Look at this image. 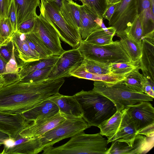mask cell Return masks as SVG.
<instances>
[{"mask_svg": "<svg viewBox=\"0 0 154 154\" xmlns=\"http://www.w3.org/2000/svg\"><path fill=\"white\" fill-rule=\"evenodd\" d=\"M63 78L47 79L35 82L20 80L0 89V112L23 114L59 93Z\"/></svg>", "mask_w": 154, "mask_h": 154, "instance_id": "cell-1", "label": "cell"}, {"mask_svg": "<svg viewBox=\"0 0 154 154\" xmlns=\"http://www.w3.org/2000/svg\"><path fill=\"white\" fill-rule=\"evenodd\" d=\"M83 112L82 118L90 126L98 127L116 112L113 103L93 90H82L74 95Z\"/></svg>", "mask_w": 154, "mask_h": 154, "instance_id": "cell-2", "label": "cell"}, {"mask_svg": "<svg viewBox=\"0 0 154 154\" xmlns=\"http://www.w3.org/2000/svg\"><path fill=\"white\" fill-rule=\"evenodd\" d=\"M107 140L100 133L87 134L79 133L66 143L58 146L46 147L43 154H107Z\"/></svg>", "mask_w": 154, "mask_h": 154, "instance_id": "cell-3", "label": "cell"}, {"mask_svg": "<svg viewBox=\"0 0 154 154\" xmlns=\"http://www.w3.org/2000/svg\"><path fill=\"white\" fill-rule=\"evenodd\" d=\"M92 90L109 99L115 105L117 111L121 112L128 106L143 101H152L153 99L145 93L132 91L121 81L115 82L95 81Z\"/></svg>", "mask_w": 154, "mask_h": 154, "instance_id": "cell-4", "label": "cell"}, {"mask_svg": "<svg viewBox=\"0 0 154 154\" xmlns=\"http://www.w3.org/2000/svg\"><path fill=\"white\" fill-rule=\"evenodd\" d=\"M78 48L84 59L108 65L115 63L132 62L119 40L113 41L108 45H98L82 40Z\"/></svg>", "mask_w": 154, "mask_h": 154, "instance_id": "cell-5", "label": "cell"}, {"mask_svg": "<svg viewBox=\"0 0 154 154\" xmlns=\"http://www.w3.org/2000/svg\"><path fill=\"white\" fill-rule=\"evenodd\" d=\"M40 1V14L53 26L63 41L73 48H78L82 40L79 30L71 26L65 20L55 2Z\"/></svg>", "mask_w": 154, "mask_h": 154, "instance_id": "cell-6", "label": "cell"}, {"mask_svg": "<svg viewBox=\"0 0 154 154\" xmlns=\"http://www.w3.org/2000/svg\"><path fill=\"white\" fill-rule=\"evenodd\" d=\"M90 127L82 118H67L40 136V140L44 148L53 146L60 141L72 137Z\"/></svg>", "mask_w": 154, "mask_h": 154, "instance_id": "cell-7", "label": "cell"}, {"mask_svg": "<svg viewBox=\"0 0 154 154\" xmlns=\"http://www.w3.org/2000/svg\"><path fill=\"white\" fill-rule=\"evenodd\" d=\"M125 111L137 134L154 129V108L148 101H143L127 106Z\"/></svg>", "mask_w": 154, "mask_h": 154, "instance_id": "cell-8", "label": "cell"}, {"mask_svg": "<svg viewBox=\"0 0 154 154\" xmlns=\"http://www.w3.org/2000/svg\"><path fill=\"white\" fill-rule=\"evenodd\" d=\"M138 16L137 0H121L117 3L109 24L116 34L127 31Z\"/></svg>", "mask_w": 154, "mask_h": 154, "instance_id": "cell-9", "label": "cell"}, {"mask_svg": "<svg viewBox=\"0 0 154 154\" xmlns=\"http://www.w3.org/2000/svg\"><path fill=\"white\" fill-rule=\"evenodd\" d=\"M32 32L38 35L53 54L60 55L65 51L61 46L60 38L57 30L40 14L35 18Z\"/></svg>", "mask_w": 154, "mask_h": 154, "instance_id": "cell-10", "label": "cell"}, {"mask_svg": "<svg viewBox=\"0 0 154 154\" xmlns=\"http://www.w3.org/2000/svg\"><path fill=\"white\" fill-rule=\"evenodd\" d=\"M84 58L78 48L64 52L53 67L47 79H59L70 76L69 72L81 65Z\"/></svg>", "mask_w": 154, "mask_h": 154, "instance_id": "cell-11", "label": "cell"}, {"mask_svg": "<svg viewBox=\"0 0 154 154\" xmlns=\"http://www.w3.org/2000/svg\"><path fill=\"white\" fill-rule=\"evenodd\" d=\"M142 54L139 67L143 75L154 87V34L144 36L142 42Z\"/></svg>", "mask_w": 154, "mask_h": 154, "instance_id": "cell-12", "label": "cell"}, {"mask_svg": "<svg viewBox=\"0 0 154 154\" xmlns=\"http://www.w3.org/2000/svg\"><path fill=\"white\" fill-rule=\"evenodd\" d=\"M66 118L60 112L52 116L40 119L32 122L19 134L27 137H39L60 124Z\"/></svg>", "mask_w": 154, "mask_h": 154, "instance_id": "cell-13", "label": "cell"}, {"mask_svg": "<svg viewBox=\"0 0 154 154\" xmlns=\"http://www.w3.org/2000/svg\"><path fill=\"white\" fill-rule=\"evenodd\" d=\"M12 146L3 149L0 154H36L43 151L40 137H23L19 134L14 138Z\"/></svg>", "mask_w": 154, "mask_h": 154, "instance_id": "cell-14", "label": "cell"}, {"mask_svg": "<svg viewBox=\"0 0 154 154\" xmlns=\"http://www.w3.org/2000/svg\"><path fill=\"white\" fill-rule=\"evenodd\" d=\"M32 122L26 120L22 114H9L0 112V131L9 137L15 138Z\"/></svg>", "mask_w": 154, "mask_h": 154, "instance_id": "cell-15", "label": "cell"}, {"mask_svg": "<svg viewBox=\"0 0 154 154\" xmlns=\"http://www.w3.org/2000/svg\"><path fill=\"white\" fill-rule=\"evenodd\" d=\"M80 22L79 31L82 40H85L92 32L102 27L103 19L87 6L80 5Z\"/></svg>", "mask_w": 154, "mask_h": 154, "instance_id": "cell-16", "label": "cell"}, {"mask_svg": "<svg viewBox=\"0 0 154 154\" xmlns=\"http://www.w3.org/2000/svg\"><path fill=\"white\" fill-rule=\"evenodd\" d=\"M11 39L14 46V52L18 67L26 63L39 59L38 53L30 48L25 39V34L17 31Z\"/></svg>", "mask_w": 154, "mask_h": 154, "instance_id": "cell-17", "label": "cell"}, {"mask_svg": "<svg viewBox=\"0 0 154 154\" xmlns=\"http://www.w3.org/2000/svg\"><path fill=\"white\" fill-rule=\"evenodd\" d=\"M48 99L57 105L60 114L66 118H82L83 113L81 106L74 95H64L59 92Z\"/></svg>", "mask_w": 154, "mask_h": 154, "instance_id": "cell-18", "label": "cell"}, {"mask_svg": "<svg viewBox=\"0 0 154 154\" xmlns=\"http://www.w3.org/2000/svg\"><path fill=\"white\" fill-rule=\"evenodd\" d=\"M137 132L133 125L129 119L125 109L119 128L116 134L110 137H107V143L115 140L125 143L131 147Z\"/></svg>", "mask_w": 154, "mask_h": 154, "instance_id": "cell-19", "label": "cell"}, {"mask_svg": "<svg viewBox=\"0 0 154 154\" xmlns=\"http://www.w3.org/2000/svg\"><path fill=\"white\" fill-rule=\"evenodd\" d=\"M59 112L57 105L53 101L48 99L40 102L22 114L26 120L32 122L40 119L53 116Z\"/></svg>", "mask_w": 154, "mask_h": 154, "instance_id": "cell-20", "label": "cell"}, {"mask_svg": "<svg viewBox=\"0 0 154 154\" xmlns=\"http://www.w3.org/2000/svg\"><path fill=\"white\" fill-rule=\"evenodd\" d=\"M60 12L69 26L79 30L81 17L80 5L72 0H62Z\"/></svg>", "mask_w": 154, "mask_h": 154, "instance_id": "cell-21", "label": "cell"}, {"mask_svg": "<svg viewBox=\"0 0 154 154\" xmlns=\"http://www.w3.org/2000/svg\"><path fill=\"white\" fill-rule=\"evenodd\" d=\"M17 28L25 21L36 17L37 7L40 5V0H14Z\"/></svg>", "mask_w": 154, "mask_h": 154, "instance_id": "cell-22", "label": "cell"}, {"mask_svg": "<svg viewBox=\"0 0 154 154\" xmlns=\"http://www.w3.org/2000/svg\"><path fill=\"white\" fill-rule=\"evenodd\" d=\"M121 75L111 74L106 75L94 74L86 71L83 63L75 68L69 72L70 76H72L80 79L100 81L106 82H115L124 80L130 73Z\"/></svg>", "mask_w": 154, "mask_h": 154, "instance_id": "cell-23", "label": "cell"}, {"mask_svg": "<svg viewBox=\"0 0 154 154\" xmlns=\"http://www.w3.org/2000/svg\"><path fill=\"white\" fill-rule=\"evenodd\" d=\"M116 34L120 38L121 45L131 62L135 64L139 63L142 54L141 43L133 39L127 32Z\"/></svg>", "mask_w": 154, "mask_h": 154, "instance_id": "cell-24", "label": "cell"}, {"mask_svg": "<svg viewBox=\"0 0 154 154\" xmlns=\"http://www.w3.org/2000/svg\"><path fill=\"white\" fill-rule=\"evenodd\" d=\"M60 56L53 54L46 58L26 63L22 66L18 67L20 79L35 70L53 66L58 61Z\"/></svg>", "mask_w": 154, "mask_h": 154, "instance_id": "cell-25", "label": "cell"}, {"mask_svg": "<svg viewBox=\"0 0 154 154\" xmlns=\"http://www.w3.org/2000/svg\"><path fill=\"white\" fill-rule=\"evenodd\" d=\"M92 32L84 40L93 45H102L109 44L113 42L112 38L116 34L114 27L103 26Z\"/></svg>", "mask_w": 154, "mask_h": 154, "instance_id": "cell-26", "label": "cell"}, {"mask_svg": "<svg viewBox=\"0 0 154 154\" xmlns=\"http://www.w3.org/2000/svg\"><path fill=\"white\" fill-rule=\"evenodd\" d=\"M154 137L137 134L131 147H129L127 154H145L153 147Z\"/></svg>", "mask_w": 154, "mask_h": 154, "instance_id": "cell-27", "label": "cell"}, {"mask_svg": "<svg viewBox=\"0 0 154 154\" xmlns=\"http://www.w3.org/2000/svg\"><path fill=\"white\" fill-rule=\"evenodd\" d=\"M139 69L138 66L121 82L134 92L144 93L143 86L147 79L139 72Z\"/></svg>", "mask_w": 154, "mask_h": 154, "instance_id": "cell-28", "label": "cell"}, {"mask_svg": "<svg viewBox=\"0 0 154 154\" xmlns=\"http://www.w3.org/2000/svg\"><path fill=\"white\" fill-rule=\"evenodd\" d=\"M25 39L31 49L38 54L39 59L46 58L53 55L52 52L35 33L25 34Z\"/></svg>", "mask_w": 154, "mask_h": 154, "instance_id": "cell-29", "label": "cell"}, {"mask_svg": "<svg viewBox=\"0 0 154 154\" xmlns=\"http://www.w3.org/2000/svg\"><path fill=\"white\" fill-rule=\"evenodd\" d=\"M123 111H116L111 117L100 125L98 127L100 133L107 137L113 136L117 131L122 119Z\"/></svg>", "mask_w": 154, "mask_h": 154, "instance_id": "cell-30", "label": "cell"}, {"mask_svg": "<svg viewBox=\"0 0 154 154\" xmlns=\"http://www.w3.org/2000/svg\"><path fill=\"white\" fill-rule=\"evenodd\" d=\"M18 66L14 52V48L12 57L5 66V72L2 75L6 84L13 83L20 80L18 72Z\"/></svg>", "mask_w": 154, "mask_h": 154, "instance_id": "cell-31", "label": "cell"}, {"mask_svg": "<svg viewBox=\"0 0 154 154\" xmlns=\"http://www.w3.org/2000/svg\"><path fill=\"white\" fill-rule=\"evenodd\" d=\"M87 72L95 74L106 75L112 74L109 66L94 60L84 59L83 62Z\"/></svg>", "mask_w": 154, "mask_h": 154, "instance_id": "cell-32", "label": "cell"}, {"mask_svg": "<svg viewBox=\"0 0 154 154\" xmlns=\"http://www.w3.org/2000/svg\"><path fill=\"white\" fill-rule=\"evenodd\" d=\"M53 66L48 67L35 70L23 77L20 81L24 82H35L47 79Z\"/></svg>", "mask_w": 154, "mask_h": 154, "instance_id": "cell-33", "label": "cell"}, {"mask_svg": "<svg viewBox=\"0 0 154 154\" xmlns=\"http://www.w3.org/2000/svg\"><path fill=\"white\" fill-rule=\"evenodd\" d=\"M109 67L112 73L121 75L128 74L136 69L139 66L132 62H123L112 63Z\"/></svg>", "mask_w": 154, "mask_h": 154, "instance_id": "cell-34", "label": "cell"}, {"mask_svg": "<svg viewBox=\"0 0 154 154\" xmlns=\"http://www.w3.org/2000/svg\"><path fill=\"white\" fill-rule=\"evenodd\" d=\"M130 36L137 42L141 43L143 37V30L142 21L138 15L127 31Z\"/></svg>", "mask_w": 154, "mask_h": 154, "instance_id": "cell-35", "label": "cell"}, {"mask_svg": "<svg viewBox=\"0 0 154 154\" xmlns=\"http://www.w3.org/2000/svg\"><path fill=\"white\" fill-rule=\"evenodd\" d=\"M82 4L89 7L94 11L101 18L107 7V0H79Z\"/></svg>", "mask_w": 154, "mask_h": 154, "instance_id": "cell-36", "label": "cell"}, {"mask_svg": "<svg viewBox=\"0 0 154 154\" xmlns=\"http://www.w3.org/2000/svg\"><path fill=\"white\" fill-rule=\"evenodd\" d=\"M12 31L11 26L8 17L4 18L0 20L1 44L11 38Z\"/></svg>", "mask_w": 154, "mask_h": 154, "instance_id": "cell-37", "label": "cell"}, {"mask_svg": "<svg viewBox=\"0 0 154 154\" xmlns=\"http://www.w3.org/2000/svg\"><path fill=\"white\" fill-rule=\"evenodd\" d=\"M14 46L11 38L0 45V55L7 63L11 58Z\"/></svg>", "mask_w": 154, "mask_h": 154, "instance_id": "cell-38", "label": "cell"}, {"mask_svg": "<svg viewBox=\"0 0 154 154\" xmlns=\"http://www.w3.org/2000/svg\"><path fill=\"white\" fill-rule=\"evenodd\" d=\"M111 146L109 148L107 154H127L129 146L125 143L119 142L116 140L112 141Z\"/></svg>", "mask_w": 154, "mask_h": 154, "instance_id": "cell-39", "label": "cell"}, {"mask_svg": "<svg viewBox=\"0 0 154 154\" xmlns=\"http://www.w3.org/2000/svg\"><path fill=\"white\" fill-rule=\"evenodd\" d=\"M8 17L10 20L12 27V37L17 30V26L14 0H11Z\"/></svg>", "mask_w": 154, "mask_h": 154, "instance_id": "cell-40", "label": "cell"}, {"mask_svg": "<svg viewBox=\"0 0 154 154\" xmlns=\"http://www.w3.org/2000/svg\"><path fill=\"white\" fill-rule=\"evenodd\" d=\"M35 18L27 20L22 23L18 27L17 31L24 34L32 32L34 26Z\"/></svg>", "mask_w": 154, "mask_h": 154, "instance_id": "cell-41", "label": "cell"}, {"mask_svg": "<svg viewBox=\"0 0 154 154\" xmlns=\"http://www.w3.org/2000/svg\"><path fill=\"white\" fill-rule=\"evenodd\" d=\"M11 0H0V20L8 17Z\"/></svg>", "mask_w": 154, "mask_h": 154, "instance_id": "cell-42", "label": "cell"}, {"mask_svg": "<svg viewBox=\"0 0 154 154\" xmlns=\"http://www.w3.org/2000/svg\"><path fill=\"white\" fill-rule=\"evenodd\" d=\"M116 4H107L106 10L103 14V18L109 21L113 14L116 5Z\"/></svg>", "mask_w": 154, "mask_h": 154, "instance_id": "cell-43", "label": "cell"}, {"mask_svg": "<svg viewBox=\"0 0 154 154\" xmlns=\"http://www.w3.org/2000/svg\"><path fill=\"white\" fill-rule=\"evenodd\" d=\"M143 91L144 93L154 98V87L151 85L147 79L144 85Z\"/></svg>", "mask_w": 154, "mask_h": 154, "instance_id": "cell-44", "label": "cell"}, {"mask_svg": "<svg viewBox=\"0 0 154 154\" xmlns=\"http://www.w3.org/2000/svg\"><path fill=\"white\" fill-rule=\"evenodd\" d=\"M7 63V62L0 55V75L5 73Z\"/></svg>", "mask_w": 154, "mask_h": 154, "instance_id": "cell-45", "label": "cell"}, {"mask_svg": "<svg viewBox=\"0 0 154 154\" xmlns=\"http://www.w3.org/2000/svg\"><path fill=\"white\" fill-rule=\"evenodd\" d=\"M9 137L8 134L0 131V144H3L4 142Z\"/></svg>", "mask_w": 154, "mask_h": 154, "instance_id": "cell-46", "label": "cell"}, {"mask_svg": "<svg viewBox=\"0 0 154 154\" xmlns=\"http://www.w3.org/2000/svg\"><path fill=\"white\" fill-rule=\"evenodd\" d=\"M121 0H107V4H116L119 2Z\"/></svg>", "mask_w": 154, "mask_h": 154, "instance_id": "cell-47", "label": "cell"}, {"mask_svg": "<svg viewBox=\"0 0 154 154\" xmlns=\"http://www.w3.org/2000/svg\"><path fill=\"white\" fill-rule=\"evenodd\" d=\"M5 81L3 77L0 75V89L4 85Z\"/></svg>", "mask_w": 154, "mask_h": 154, "instance_id": "cell-48", "label": "cell"}, {"mask_svg": "<svg viewBox=\"0 0 154 154\" xmlns=\"http://www.w3.org/2000/svg\"><path fill=\"white\" fill-rule=\"evenodd\" d=\"M62 0H54L55 2L57 3L60 8L61 5V2Z\"/></svg>", "mask_w": 154, "mask_h": 154, "instance_id": "cell-49", "label": "cell"}, {"mask_svg": "<svg viewBox=\"0 0 154 154\" xmlns=\"http://www.w3.org/2000/svg\"><path fill=\"white\" fill-rule=\"evenodd\" d=\"M150 1L152 9V11H154V0H150Z\"/></svg>", "mask_w": 154, "mask_h": 154, "instance_id": "cell-50", "label": "cell"}, {"mask_svg": "<svg viewBox=\"0 0 154 154\" xmlns=\"http://www.w3.org/2000/svg\"><path fill=\"white\" fill-rule=\"evenodd\" d=\"M1 44V41L0 36V45Z\"/></svg>", "mask_w": 154, "mask_h": 154, "instance_id": "cell-51", "label": "cell"}, {"mask_svg": "<svg viewBox=\"0 0 154 154\" xmlns=\"http://www.w3.org/2000/svg\"><path fill=\"white\" fill-rule=\"evenodd\" d=\"M50 0L52 1H55L54 0Z\"/></svg>", "mask_w": 154, "mask_h": 154, "instance_id": "cell-52", "label": "cell"}, {"mask_svg": "<svg viewBox=\"0 0 154 154\" xmlns=\"http://www.w3.org/2000/svg\"><path fill=\"white\" fill-rule=\"evenodd\" d=\"M2 145V144H0V146H1Z\"/></svg>", "mask_w": 154, "mask_h": 154, "instance_id": "cell-53", "label": "cell"}]
</instances>
